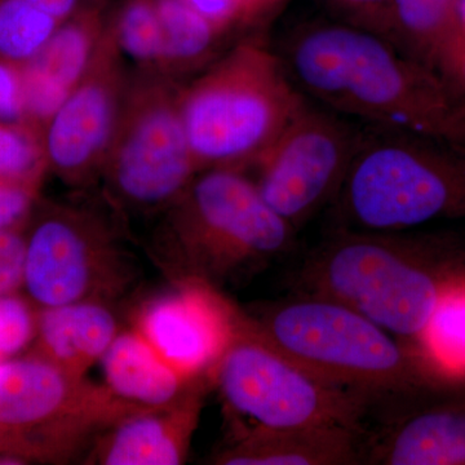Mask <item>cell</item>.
Returning <instances> with one entry per match:
<instances>
[{"mask_svg": "<svg viewBox=\"0 0 465 465\" xmlns=\"http://www.w3.org/2000/svg\"><path fill=\"white\" fill-rule=\"evenodd\" d=\"M278 54L299 91L318 105L465 149V97L381 34L311 21L291 30Z\"/></svg>", "mask_w": 465, "mask_h": 465, "instance_id": "obj_1", "label": "cell"}, {"mask_svg": "<svg viewBox=\"0 0 465 465\" xmlns=\"http://www.w3.org/2000/svg\"><path fill=\"white\" fill-rule=\"evenodd\" d=\"M399 232L341 226L305 260L299 284L414 345L443 291L465 273V243L452 234Z\"/></svg>", "mask_w": 465, "mask_h": 465, "instance_id": "obj_2", "label": "cell"}, {"mask_svg": "<svg viewBox=\"0 0 465 465\" xmlns=\"http://www.w3.org/2000/svg\"><path fill=\"white\" fill-rule=\"evenodd\" d=\"M292 228L269 206L255 182L232 168H211L162 213L152 252L173 281L219 289L286 252Z\"/></svg>", "mask_w": 465, "mask_h": 465, "instance_id": "obj_3", "label": "cell"}, {"mask_svg": "<svg viewBox=\"0 0 465 465\" xmlns=\"http://www.w3.org/2000/svg\"><path fill=\"white\" fill-rule=\"evenodd\" d=\"M246 316L251 329L265 341L339 387L372 399L449 390L414 345L402 344L369 318L333 300L307 295Z\"/></svg>", "mask_w": 465, "mask_h": 465, "instance_id": "obj_4", "label": "cell"}, {"mask_svg": "<svg viewBox=\"0 0 465 465\" xmlns=\"http://www.w3.org/2000/svg\"><path fill=\"white\" fill-rule=\"evenodd\" d=\"M305 100L278 52L258 39L238 43L180 92L200 173L255 164Z\"/></svg>", "mask_w": 465, "mask_h": 465, "instance_id": "obj_5", "label": "cell"}, {"mask_svg": "<svg viewBox=\"0 0 465 465\" xmlns=\"http://www.w3.org/2000/svg\"><path fill=\"white\" fill-rule=\"evenodd\" d=\"M333 206L342 228L360 231L402 232L465 217V149L369 124Z\"/></svg>", "mask_w": 465, "mask_h": 465, "instance_id": "obj_6", "label": "cell"}, {"mask_svg": "<svg viewBox=\"0 0 465 465\" xmlns=\"http://www.w3.org/2000/svg\"><path fill=\"white\" fill-rule=\"evenodd\" d=\"M182 88L153 67L130 78L101 179L116 213H163L200 173L182 108Z\"/></svg>", "mask_w": 465, "mask_h": 465, "instance_id": "obj_7", "label": "cell"}, {"mask_svg": "<svg viewBox=\"0 0 465 465\" xmlns=\"http://www.w3.org/2000/svg\"><path fill=\"white\" fill-rule=\"evenodd\" d=\"M142 410L34 351L0 362V430L24 463L70 460Z\"/></svg>", "mask_w": 465, "mask_h": 465, "instance_id": "obj_8", "label": "cell"}, {"mask_svg": "<svg viewBox=\"0 0 465 465\" xmlns=\"http://www.w3.org/2000/svg\"><path fill=\"white\" fill-rule=\"evenodd\" d=\"M118 225L82 202H36L25 234L23 289L35 308L108 302L136 278Z\"/></svg>", "mask_w": 465, "mask_h": 465, "instance_id": "obj_9", "label": "cell"}, {"mask_svg": "<svg viewBox=\"0 0 465 465\" xmlns=\"http://www.w3.org/2000/svg\"><path fill=\"white\" fill-rule=\"evenodd\" d=\"M223 399L258 427L344 425L361 428L372 399L312 374L251 329L243 312L240 327L211 372Z\"/></svg>", "mask_w": 465, "mask_h": 465, "instance_id": "obj_10", "label": "cell"}, {"mask_svg": "<svg viewBox=\"0 0 465 465\" xmlns=\"http://www.w3.org/2000/svg\"><path fill=\"white\" fill-rule=\"evenodd\" d=\"M363 128L309 99L256 161L262 200L295 231L333 203Z\"/></svg>", "mask_w": 465, "mask_h": 465, "instance_id": "obj_11", "label": "cell"}, {"mask_svg": "<svg viewBox=\"0 0 465 465\" xmlns=\"http://www.w3.org/2000/svg\"><path fill=\"white\" fill-rule=\"evenodd\" d=\"M113 26L106 27L84 78L43 134L48 171L84 188L101 179L130 78Z\"/></svg>", "mask_w": 465, "mask_h": 465, "instance_id": "obj_12", "label": "cell"}, {"mask_svg": "<svg viewBox=\"0 0 465 465\" xmlns=\"http://www.w3.org/2000/svg\"><path fill=\"white\" fill-rule=\"evenodd\" d=\"M173 284V289L143 302L134 329L177 372L211 381L243 312L211 284L193 280Z\"/></svg>", "mask_w": 465, "mask_h": 465, "instance_id": "obj_13", "label": "cell"}, {"mask_svg": "<svg viewBox=\"0 0 465 465\" xmlns=\"http://www.w3.org/2000/svg\"><path fill=\"white\" fill-rule=\"evenodd\" d=\"M210 384L203 379L171 405L125 416L94 440L85 460L104 465L185 463Z\"/></svg>", "mask_w": 465, "mask_h": 465, "instance_id": "obj_14", "label": "cell"}, {"mask_svg": "<svg viewBox=\"0 0 465 465\" xmlns=\"http://www.w3.org/2000/svg\"><path fill=\"white\" fill-rule=\"evenodd\" d=\"M361 428L344 425L256 427L213 459L220 465H354L367 461Z\"/></svg>", "mask_w": 465, "mask_h": 465, "instance_id": "obj_15", "label": "cell"}, {"mask_svg": "<svg viewBox=\"0 0 465 465\" xmlns=\"http://www.w3.org/2000/svg\"><path fill=\"white\" fill-rule=\"evenodd\" d=\"M366 463L465 465V399L434 402L407 416L369 446Z\"/></svg>", "mask_w": 465, "mask_h": 465, "instance_id": "obj_16", "label": "cell"}, {"mask_svg": "<svg viewBox=\"0 0 465 465\" xmlns=\"http://www.w3.org/2000/svg\"><path fill=\"white\" fill-rule=\"evenodd\" d=\"M119 333L106 302H81L36 308L34 353L76 378L99 362Z\"/></svg>", "mask_w": 465, "mask_h": 465, "instance_id": "obj_17", "label": "cell"}, {"mask_svg": "<svg viewBox=\"0 0 465 465\" xmlns=\"http://www.w3.org/2000/svg\"><path fill=\"white\" fill-rule=\"evenodd\" d=\"M100 362L108 390L142 409L171 405L208 379H188L177 372L134 329L119 331Z\"/></svg>", "mask_w": 465, "mask_h": 465, "instance_id": "obj_18", "label": "cell"}, {"mask_svg": "<svg viewBox=\"0 0 465 465\" xmlns=\"http://www.w3.org/2000/svg\"><path fill=\"white\" fill-rule=\"evenodd\" d=\"M461 0H393L390 41L446 81L463 45Z\"/></svg>", "mask_w": 465, "mask_h": 465, "instance_id": "obj_19", "label": "cell"}, {"mask_svg": "<svg viewBox=\"0 0 465 465\" xmlns=\"http://www.w3.org/2000/svg\"><path fill=\"white\" fill-rule=\"evenodd\" d=\"M414 347L446 387H464L465 273L443 291Z\"/></svg>", "mask_w": 465, "mask_h": 465, "instance_id": "obj_20", "label": "cell"}, {"mask_svg": "<svg viewBox=\"0 0 465 465\" xmlns=\"http://www.w3.org/2000/svg\"><path fill=\"white\" fill-rule=\"evenodd\" d=\"M155 8L163 34V51L157 70L170 76L208 63L225 32L183 0H157Z\"/></svg>", "mask_w": 465, "mask_h": 465, "instance_id": "obj_21", "label": "cell"}, {"mask_svg": "<svg viewBox=\"0 0 465 465\" xmlns=\"http://www.w3.org/2000/svg\"><path fill=\"white\" fill-rule=\"evenodd\" d=\"M105 30L92 12L67 18L26 65L70 94L84 78Z\"/></svg>", "mask_w": 465, "mask_h": 465, "instance_id": "obj_22", "label": "cell"}, {"mask_svg": "<svg viewBox=\"0 0 465 465\" xmlns=\"http://www.w3.org/2000/svg\"><path fill=\"white\" fill-rule=\"evenodd\" d=\"M60 24L30 0H0V58L20 65L29 63Z\"/></svg>", "mask_w": 465, "mask_h": 465, "instance_id": "obj_23", "label": "cell"}, {"mask_svg": "<svg viewBox=\"0 0 465 465\" xmlns=\"http://www.w3.org/2000/svg\"><path fill=\"white\" fill-rule=\"evenodd\" d=\"M47 171L42 131L24 121L0 119V182L42 185Z\"/></svg>", "mask_w": 465, "mask_h": 465, "instance_id": "obj_24", "label": "cell"}, {"mask_svg": "<svg viewBox=\"0 0 465 465\" xmlns=\"http://www.w3.org/2000/svg\"><path fill=\"white\" fill-rule=\"evenodd\" d=\"M112 26L122 54L145 67L157 69L163 51V34L155 3L134 0Z\"/></svg>", "mask_w": 465, "mask_h": 465, "instance_id": "obj_25", "label": "cell"}, {"mask_svg": "<svg viewBox=\"0 0 465 465\" xmlns=\"http://www.w3.org/2000/svg\"><path fill=\"white\" fill-rule=\"evenodd\" d=\"M339 21L390 39L393 0H321Z\"/></svg>", "mask_w": 465, "mask_h": 465, "instance_id": "obj_26", "label": "cell"}, {"mask_svg": "<svg viewBox=\"0 0 465 465\" xmlns=\"http://www.w3.org/2000/svg\"><path fill=\"white\" fill-rule=\"evenodd\" d=\"M41 185L26 183H0V232L25 231Z\"/></svg>", "mask_w": 465, "mask_h": 465, "instance_id": "obj_27", "label": "cell"}, {"mask_svg": "<svg viewBox=\"0 0 465 465\" xmlns=\"http://www.w3.org/2000/svg\"><path fill=\"white\" fill-rule=\"evenodd\" d=\"M25 262L24 231L0 232V295L23 289Z\"/></svg>", "mask_w": 465, "mask_h": 465, "instance_id": "obj_28", "label": "cell"}, {"mask_svg": "<svg viewBox=\"0 0 465 465\" xmlns=\"http://www.w3.org/2000/svg\"><path fill=\"white\" fill-rule=\"evenodd\" d=\"M23 114V65L0 58V119L21 121Z\"/></svg>", "mask_w": 465, "mask_h": 465, "instance_id": "obj_29", "label": "cell"}, {"mask_svg": "<svg viewBox=\"0 0 465 465\" xmlns=\"http://www.w3.org/2000/svg\"><path fill=\"white\" fill-rule=\"evenodd\" d=\"M195 12L226 32L232 25L243 23V7L240 0H183Z\"/></svg>", "mask_w": 465, "mask_h": 465, "instance_id": "obj_30", "label": "cell"}, {"mask_svg": "<svg viewBox=\"0 0 465 465\" xmlns=\"http://www.w3.org/2000/svg\"><path fill=\"white\" fill-rule=\"evenodd\" d=\"M30 2L58 23H64L67 18L72 17L79 0H30Z\"/></svg>", "mask_w": 465, "mask_h": 465, "instance_id": "obj_31", "label": "cell"}, {"mask_svg": "<svg viewBox=\"0 0 465 465\" xmlns=\"http://www.w3.org/2000/svg\"><path fill=\"white\" fill-rule=\"evenodd\" d=\"M286 2H289V0H253L251 21L268 16L272 12L280 9L281 5H283Z\"/></svg>", "mask_w": 465, "mask_h": 465, "instance_id": "obj_32", "label": "cell"}, {"mask_svg": "<svg viewBox=\"0 0 465 465\" xmlns=\"http://www.w3.org/2000/svg\"><path fill=\"white\" fill-rule=\"evenodd\" d=\"M0 457H7L15 459L18 463L23 464V461L20 459L15 457L14 451H12L11 442H9L8 437L5 436V433L0 430Z\"/></svg>", "mask_w": 465, "mask_h": 465, "instance_id": "obj_33", "label": "cell"}, {"mask_svg": "<svg viewBox=\"0 0 465 465\" xmlns=\"http://www.w3.org/2000/svg\"><path fill=\"white\" fill-rule=\"evenodd\" d=\"M243 7V23H250L251 12H252L253 0H240Z\"/></svg>", "mask_w": 465, "mask_h": 465, "instance_id": "obj_34", "label": "cell"}, {"mask_svg": "<svg viewBox=\"0 0 465 465\" xmlns=\"http://www.w3.org/2000/svg\"><path fill=\"white\" fill-rule=\"evenodd\" d=\"M2 361H5V360H2V358H0V362H2Z\"/></svg>", "mask_w": 465, "mask_h": 465, "instance_id": "obj_35", "label": "cell"}, {"mask_svg": "<svg viewBox=\"0 0 465 465\" xmlns=\"http://www.w3.org/2000/svg\"><path fill=\"white\" fill-rule=\"evenodd\" d=\"M0 183H2V182H0Z\"/></svg>", "mask_w": 465, "mask_h": 465, "instance_id": "obj_36", "label": "cell"}]
</instances>
